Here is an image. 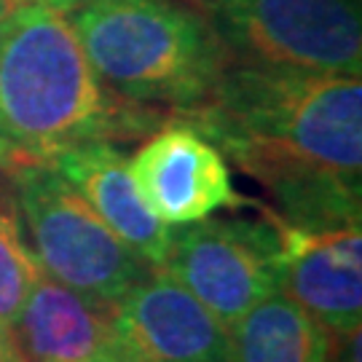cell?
Segmentation results:
<instances>
[{
    "instance_id": "obj_5",
    "label": "cell",
    "mask_w": 362,
    "mask_h": 362,
    "mask_svg": "<svg viewBox=\"0 0 362 362\" xmlns=\"http://www.w3.org/2000/svg\"><path fill=\"white\" fill-rule=\"evenodd\" d=\"M233 62L360 76V0H191Z\"/></svg>"
},
{
    "instance_id": "obj_3",
    "label": "cell",
    "mask_w": 362,
    "mask_h": 362,
    "mask_svg": "<svg viewBox=\"0 0 362 362\" xmlns=\"http://www.w3.org/2000/svg\"><path fill=\"white\" fill-rule=\"evenodd\" d=\"M70 25L100 81L137 105L194 110L231 65L207 19L175 0H89Z\"/></svg>"
},
{
    "instance_id": "obj_4",
    "label": "cell",
    "mask_w": 362,
    "mask_h": 362,
    "mask_svg": "<svg viewBox=\"0 0 362 362\" xmlns=\"http://www.w3.org/2000/svg\"><path fill=\"white\" fill-rule=\"evenodd\" d=\"M11 196L43 274L94 303H116L143 279L148 266L118 239L70 182L49 164L19 167Z\"/></svg>"
},
{
    "instance_id": "obj_18",
    "label": "cell",
    "mask_w": 362,
    "mask_h": 362,
    "mask_svg": "<svg viewBox=\"0 0 362 362\" xmlns=\"http://www.w3.org/2000/svg\"><path fill=\"white\" fill-rule=\"evenodd\" d=\"M13 6H16V0H0V16H3V13L11 11Z\"/></svg>"
},
{
    "instance_id": "obj_7",
    "label": "cell",
    "mask_w": 362,
    "mask_h": 362,
    "mask_svg": "<svg viewBox=\"0 0 362 362\" xmlns=\"http://www.w3.org/2000/svg\"><path fill=\"white\" fill-rule=\"evenodd\" d=\"M129 172L145 204L169 228L255 204L236 191L223 151L180 116L161 121L148 134L129 156Z\"/></svg>"
},
{
    "instance_id": "obj_11",
    "label": "cell",
    "mask_w": 362,
    "mask_h": 362,
    "mask_svg": "<svg viewBox=\"0 0 362 362\" xmlns=\"http://www.w3.org/2000/svg\"><path fill=\"white\" fill-rule=\"evenodd\" d=\"M27 362H83L113 349V309L40 274L13 325Z\"/></svg>"
},
{
    "instance_id": "obj_9",
    "label": "cell",
    "mask_w": 362,
    "mask_h": 362,
    "mask_svg": "<svg viewBox=\"0 0 362 362\" xmlns=\"http://www.w3.org/2000/svg\"><path fill=\"white\" fill-rule=\"evenodd\" d=\"M113 338L151 362H228V327L161 269L116 303Z\"/></svg>"
},
{
    "instance_id": "obj_12",
    "label": "cell",
    "mask_w": 362,
    "mask_h": 362,
    "mask_svg": "<svg viewBox=\"0 0 362 362\" xmlns=\"http://www.w3.org/2000/svg\"><path fill=\"white\" fill-rule=\"evenodd\" d=\"M336 333L285 293L228 325V362H333Z\"/></svg>"
},
{
    "instance_id": "obj_16",
    "label": "cell",
    "mask_w": 362,
    "mask_h": 362,
    "mask_svg": "<svg viewBox=\"0 0 362 362\" xmlns=\"http://www.w3.org/2000/svg\"><path fill=\"white\" fill-rule=\"evenodd\" d=\"M113 362H151V360L137 357V354H132V351L121 349V346H116V344H113Z\"/></svg>"
},
{
    "instance_id": "obj_15",
    "label": "cell",
    "mask_w": 362,
    "mask_h": 362,
    "mask_svg": "<svg viewBox=\"0 0 362 362\" xmlns=\"http://www.w3.org/2000/svg\"><path fill=\"white\" fill-rule=\"evenodd\" d=\"M0 362H27V360L22 357V351L16 349V344H13L11 338L0 336Z\"/></svg>"
},
{
    "instance_id": "obj_6",
    "label": "cell",
    "mask_w": 362,
    "mask_h": 362,
    "mask_svg": "<svg viewBox=\"0 0 362 362\" xmlns=\"http://www.w3.org/2000/svg\"><path fill=\"white\" fill-rule=\"evenodd\" d=\"M220 322H236L266 296L279 293V239L263 212L250 218H204L172 226L158 266Z\"/></svg>"
},
{
    "instance_id": "obj_13",
    "label": "cell",
    "mask_w": 362,
    "mask_h": 362,
    "mask_svg": "<svg viewBox=\"0 0 362 362\" xmlns=\"http://www.w3.org/2000/svg\"><path fill=\"white\" fill-rule=\"evenodd\" d=\"M38 258L30 247L13 196H0V336L13 341V325L40 279Z\"/></svg>"
},
{
    "instance_id": "obj_8",
    "label": "cell",
    "mask_w": 362,
    "mask_h": 362,
    "mask_svg": "<svg viewBox=\"0 0 362 362\" xmlns=\"http://www.w3.org/2000/svg\"><path fill=\"white\" fill-rule=\"evenodd\" d=\"M279 239V293L336 336L362 325V220L287 223L263 209Z\"/></svg>"
},
{
    "instance_id": "obj_1",
    "label": "cell",
    "mask_w": 362,
    "mask_h": 362,
    "mask_svg": "<svg viewBox=\"0 0 362 362\" xmlns=\"http://www.w3.org/2000/svg\"><path fill=\"white\" fill-rule=\"evenodd\" d=\"M272 194L287 223L362 220V81L233 62L204 103L175 113Z\"/></svg>"
},
{
    "instance_id": "obj_14",
    "label": "cell",
    "mask_w": 362,
    "mask_h": 362,
    "mask_svg": "<svg viewBox=\"0 0 362 362\" xmlns=\"http://www.w3.org/2000/svg\"><path fill=\"white\" fill-rule=\"evenodd\" d=\"M16 3H35V6H46V8H54L59 13H73L76 8L86 6L89 0H16Z\"/></svg>"
},
{
    "instance_id": "obj_2",
    "label": "cell",
    "mask_w": 362,
    "mask_h": 362,
    "mask_svg": "<svg viewBox=\"0 0 362 362\" xmlns=\"http://www.w3.org/2000/svg\"><path fill=\"white\" fill-rule=\"evenodd\" d=\"M164 121L105 86L65 13L16 3L0 16V172L52 164L83 143L145 137Z\"/></svg>"
},
{
    "instance_id": "obj_10",
    "label": "cell",
    "mask_w": 362,
    "mask_h": 362,
    "mask_svg": "<svg viewBox=\"0 0 362 362\" xmlns=\"http://www.w3.org/2000/svg\"><path fill=\"white\" fill-rule=\"evenodd\" d=\"M49 167L57 169L83 196V202L132 252H137L153 269L164 263L172 228L145 204L129 172V156L118 148V143H83L67 148L54 156Z\"/></svg>"
},
{
    "instance_id": "obj_17",
    "label": "cell",
    "mask_w": 362,
    "mask_h": 362,
    "mask_svg": "<svg viewBox=\"0 0 362 362\" xmlns=\"http://www.w3.org/2000/svg\"><path fill=\"white\" fill-rule=\"evenodd\" d=\"M83 362H113V349L103 351V354H94V357H89V360Z\"/></svg>"
}]
</instances>
